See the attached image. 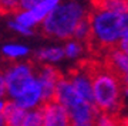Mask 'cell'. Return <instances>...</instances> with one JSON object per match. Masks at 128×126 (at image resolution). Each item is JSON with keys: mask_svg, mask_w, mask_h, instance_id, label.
I'll return each instance as SVG.
<instances>
[{"mask_svg": "<svg viewBox=\"0 0 128 126\" xmlns=\"http://www.w3.org/2000/svg\"><path fill=\"white\" fill-rule=\"evenodd\" d=\"M88 20L91 26L90 47L102 54L115 48L124 33L128 31V11L110 10L100 4V1L91 3Z\"/></svg>", "mask_w": 128, "mask_h": 126, "instance_id": "cell-1", "label": "cell"}, {"mask_svg": "<svg viewBox=\"0 0 128 126\" xmlns=\"http://www.w3.org/2000/svg\"><path fill=\"white\" fill-rule=\"evenodd\" d=\"M91 11V3L81 1H60L41 23V33L51 40L68 41L74 37L78 24L86 20Z\"/></svg>", "mask_w": 128, "mask_h": 126, "instance_id": "cell-2", "label": "cell"}, {"mask_svg": "<svg viewBox=\"0 0 128 126\" xmlns=\"http://www.w3.org/2000/svg\"><path fill=\"white\" fill-rule=\"evenodd\" d=\"M92 64V104L98 112L122 115L124 82L104 64Z\"/></svg>", "mask_w": 128, "mask_h": 126, "instance_id": "cell-3", "label": "cell"}, {"mask_svg": "<svg viewBox=\"0 0 128 126\" xmlns=\"http://www.w3.org/2000/svg\"><path fill=\"white\" fill-rule=\"evenodd\" d=\"M36 71L37 64L34 61H17L6 65L4 81L10 101L16 99L36 79Z\"/></svg>", "mask_w": 128, "mask_h": 126, "instance_id": "cell-4", "label": "cell"}, {"mask_svg": "<svg viewBox=\"0 0 128 126\" xmlns=\"http://www.w3.org/2000/svg\"><path fill=\"white\" fill-rule=\"evenodd\" d=\"M67 78L78 96L82 101L92 104V64L81 63L67 74Z\"/></svg>", "mask_w": 128, "mask_h": 126, "instance_id": "cell-5", "label": "cell"}, {"mask_svg": "<svg viewBox=\"0 0 128 126\" xmlns=\"http://www.w3.org/2000/svg\"><path fill=\"white\" fill-rule=\"evenodd\" d=\"M36 78L43 91L44 102L47 104V102L54 101L57 85H58L60 79L63 78V74L60 72V69L56 68L54 65H37Z\"/></svg>", "mask_w": 128, "mask_h": 126, "instance_id": "cell-6", "label": "cell"}, {"mask_svg": "<svg viewBox=\"0 0 128 126\" xmlns=\"http://www.w3.org/2000/svg\"><path fill=\"white\" fill-rule=\"evenodd\" d=\"M66 111L68 112L71 126H94L98 115V109L94 106V104L86 101H78Z\"/></svg>", "mask_w": 128, "mask_h": 126, "instance_id": "cell-7", "label": "cell"}, {"mask_svg": "<svg viewBox=\"0 0 128 126\" xmlns=\"http://www.w3.org/2000/svg\"><path fill=\"white\" fill-rule=\"evenodd\" d=\"M13 102L17 106H20L22 109H24V111L38 109L46 104L44 102V96H43V91H41V86L38 84V81H37V78L18 95L17 98L13 99Z\"/></svg>", "mask_w": 128, "mask_h": 126, "instance_id": "cell-8", "label": "cell"}, {"mask_svg": "<svg viewBox=\"0 0 128 126\" xmlns=\"http://www.w3.org/2000/svg\"><path fill=\"white\" fill-rule=\"evenodd\" d=\"M101 63L105 67H108L112 72H115L121 81L128 78V54H125L124 51L120 48H111L108 51H105L102 54V60Z\"/></svg>", "mask_w": 128, "mask_h": 126, "instance_id": "cell-9", "label": "cell"}, {"mask_svg": "<svg viewBox=\"0 0 128 126\" xmlns=\"http://www.w3.org/2000/svg\"><path fill=\"white\" fill-rule=\"evenodd\" d=\"M43 113H44L43 126H71L68 112L56 101L43 105Z\"/></svg>", "mask_w": 128, "mask_h": 126, "instance_id": "cell-10", "label": "cell"}, {"mask_svg": "<svg viewBox=\"0 0 128 126\" xmlns=\"http://www.w3.org/2000/svg\"><path fill=\"white\" fill-rule=\"evenodd\" d=\"M58 3H60L58 0H22L20 1V9L28 10L41 26V23L58 6Z\"/></svg>", "mask_w": 128, "mask_h": 126, "instance_id": "cell-11", "label": "cell"}, {"mask_svg": "<svg viewBox=\"0 0 128 126\" xmlns=\"http://www.w3.org/2000/svg\"><path fill=\"white\" fill-rule=\"evenodd\" d=\"M66 58L64 55V47L60 44H51L46 45L41 48L36 50L34 53V60L37 65H54L61 63Z\"/></svg>", "mask_w": 128, "mask_h": 126, "instance_id": "cell-12", "label": "cell"}, {"mask_svg": "<svg viewBox=\"0 0 128 126\" xmlns=\"http://www.w3.org/2000/svg\"><path fill=\"white\" fill-rule=\"evenodd\" d=\"M26 113H27V111L17 106L13 101H10V99L6 101L4 111L2 113L3 121H4V126H23Z\"/></svg>", "mask_w": 128, "mask_h": 126, "instance_id": "cell-13", "label": "cell"}, {"mask_svg": "<svg viewBox=\"0 0 128 126\" xmlns=\"http://www.w3.org/2000/svg\"><path fill=\"white\" fill-rule=\"evenodd\" d=\"M64 47V55H66V58L70 60V61H82L84 57L87 55L88 50L91 48L90 44H86V43H81V41L78 40H71L66 41L63 44Z\"/></svg>", "mask_w": 128, "mask_h": 126, "instance_id": "cell-14", "label": "cell"}, {"mask_svg": "<svg viewBox=\"0 0 128 126\" xmlns=\"http://www.w3.org/2000/svg\"><path fill=\"white\" fill-rule=\"evenodd\" d=\"M2 53L9 60H20L30 54V48L27 45H23V44L10 43V44H4L2 47Z\"/></svg>", "mask_w": 128, "mask_h": 126, "instance_id": "cell-15", "label": "cell"}, {"mask_svg": "<svg viewBox=\"0 0 128 126\" xmlns=\"http://www.w3.org/2000/svg\"><path fill=\"white\" fill-rule=\"evenodd\" d=\"M13 21L17 23L18 26H22L24 28H28V30H34L37 26H40L38 21L34 18V16L28 10H22V9L17 10L13 14Z\"/></svg>", "mask_w": 128, "mask_h": 126, "instance_id": "cell-16", "label": "cell"}, {"mask_svg": "<svg viewBox=\"0 0 128 126\" xmlns=\"http://www.w3.org/2000/svg\"><path fill=\"white\" fill-rule=\"evenodd\" d=\"M94 126H125V123H124L122 115L98 112L96 122H94Z\"/></svg>", "mask_w": 128, "mask_h": 126, "instance_id": "cell-17", "label": "cell"}, {"mask_svg": "<svg viewBox=\"0 0 128 126\" xmlns=\"http://www.w3.org/2000/svg\"><path fill=\"white\" fill-rule=\"evenodd\" d=\"M73 38L81 41V43H86V44H90V41H91V26H90L88 17L78 24V27L76 28V33H74Z\"/></svg>", "mask_w": 128, "mask_h": 126, "instance_id": "cell-18", "label": "cell"}, {"mask_svg": "<svg viewBox=\"0 0 128 126\" xmlns=\"http://www.w3.org/2000/svg\"><path fill=\"white\" fill-rule=\"evenodd\" d=\"M43 122H44V113H43V106H41L38 109L27 111L23 126H43Z\"/></svg>", "mask_w": 128, "mask_h": 126, "instance_id": "cell-19", "label": "cell"}, {"mask_svg": "<svg viewBox=\"0 0 128 126\" xmlns=\"http://www.w3.org/2000/svg\"><path fill=\"white\" fill-rule=\"evenodd\" d=\"M9 27L13 30V31H16V33H18V34H22V36H26V37H28V36H33L34 34V30H28V28H24V27H22V26H18L17 23H14L13 20H10L9 23Z\"/></svg>", "mask_w": 128, "mask_h": 126, "instance_id": "cell-20", "label": "cell"}, {"mask_svg": "<svg viewBox=\"0 0 128 126\" xmlns=\"http://www.w3.org/2000/svg\"><path fill=\"white\" fill-rule=\"evenodd\" d=\"M6 95H7V91H6L4 69H2V68H0V99H4Z\"/></svg>", "mask_w": 128, "mask_h": 126, "instance_id": "cell-21", "label": "cell"}, {"mask_svg": "<svg viewBox=\"0 0 128 126\" xmlns=\"http://www.w3.org/2000/svg\"><path fill=\"white\" fill-rule=\"evenodd\" d=\"M117 48H120L121 51H124L125 54H128V31L124 33V36L121 37V40H120Z\"/></svg>", "mask_w": 128, "mask_h": 126, "instance_id": "cell-22", "label": "cell"}, {"mask_svg": "<svg viewBox=\"0 0 128 126\" xmlns=\"http://www.w3.org/2000/svg\"><path fill=\"white\" fill-rule=\"evenodd\" d=\"M122 116L128 118V86L124 88V101H122Z\"/></svg>", "mask_w": 128, "mask_h": 126, "instance_id": "cell-23", "label": "cell"}, {"mask_svg": "<svg viewBox=\"0 0 128 126\" xmlns=\"http://www.w3.org/2000/svg\"><path fill=\"white\" fill-rule=\"evenodd\" d=\"M4 106H6V99H0V115L4 111Z\"/></svg>", "mask_w": 128, "mask_h": 126, "instance_id": "cell-24", "label": "cell"}, {"mask_svg": "<svg viewBox=\"0 0 128 126\" xmlns=\"http://www.w3.org/2000/svg\"><path fill=\"white\" fill-rule=\"evenodd\" d=\"M0 126H4V121H3V116L0 115Z\"/></svg>", "mask_w": 128, "mask_h": 126, "instance_id": "cell-25", "label": "cell"}, {"mask_svg": "<svg viewBox=\"0 0 128 126\" xmlns=\"http://www.w3.org/2000/svg\"><path fill=\"white\" fill-rule=\"evenodd\" d=\"M124 123H125V126H128V118L124 116Z\"/></svg>", "mask_w": 128, "mask_h": 126, "instance_id": "cell-26", "label": "cell"}, {"mask_svg": "<svg viewBox=\"0 0 128 126\" xmlns=\"http://www.w3.org/2000/svg\"><path fill=\"white\" fill-rule=\"evenodd\" d=\"M124 86H128V78H127V79H124Z\"/></svg>", "mask_w": 128, "mask_h": 126, "instance_id": "cell-27", "label": "cell"}, {"mask_svg": "<svg viewBox=\"0 0 128 126\" xmlns=\"http://www.w3.org/2000/svg\"><path fill=\"white\" fill-rule=\"evenodd\" d=\"M127 3H128V0H127Z\"/></svg>", "mask_w": 128, "mask_h": 126, "instance_id": "cell-28", "label": "cell"}]
</instances>
